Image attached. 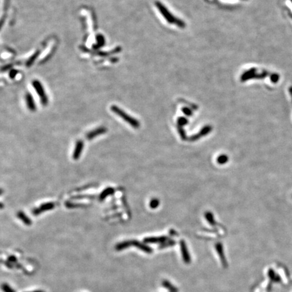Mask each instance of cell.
<instances>
[{"label": "cell", "mask_w": 292, "mask_h": 292, "mask_svg": "<svg viewBox=\"0 0 292 292\" xmlns=\"http://www.w3.org/2000/svg\"><path fill=\"white\" fill-rule=\"evenodd\" d=\"M155 5L156 6V8L158 9V10L160 11V12L161 14L163 16V17L165 18V20L167 21V22L169 24H172V25H177V27H179L180 28H185V23L183 22L181 19L178 18L177 17H175L174 15L170 12L169 10L166 8L164 6V5L162 4L160 1H156Z\"/></svg>", "instance_id": "1"}, {"label": "cell", "mask_w": 292, "mask_h": 292, "mask_svg": "<svg viewBox=\"0 0 292 292\" xmlns=\"http://www.w3.org/2000/svg\"><path fill=\"white\" fill-rule=\"evenodd\" d=\"M110 110L112 112H113L114 113H115L116 115H118V116H120L121 118H122V119L126 121L128 124H129L133 128L137 129V128H139L140 127V123L136 118L132 117L131 116L128 114L127 112H125L124 110H122V109L120 108L119 107H118L117 106L115 105L111 106Z\"/></svg>", "instance_id": "2"}, {"label": "cell", "mask_w": 292, "mask_h": 292, "mask_svg": "<svg viewBox=\"0 0 292 292\" xmlns=\"http://www.w3.org/2000/svg\"><path fill=\"white\" fill-rule=\"evenodd\" d=\"M32 85L34 88L35 91H36L37 94L40 97V100L43 106H46L48 104V97L45 91L44 87L43 86L41 83L38 80H34L32 82Z\"/></svg>", "instance_id": "3"}, {"label": "cell", "mask_w": 292, "mask_h": 292, "mask_svg": "<svg viewBox=\"0 0 292 292\" xmlns=\"http://www.w3.org/2000/svg\"><path fill=\"white\" fill-rule=\"evenodd\" d=\"M257 70L256 68H251L250 70H246L241 75V80L242 82H245L248 80L250 79H262L265 77H267L268 73L267 72H263L260 74H258Z\"/></svg>", "instance_id": "4"}, {"label": "cell", "mask_w": 292, "mask_h": 292, "mask_svg": "<svg viewBox=\"0 0 292 292\" xmlns=\"http://www.w3.org/2000/svg\"><path fill=\"white\" fill-rule=\"evenodd\" d=\"M180 246H181V251L182 254L183 260L186 264H189L191 263V256L189 254V251L187 250V247L186 246L185 242L183 240H181L180 242Z\"/></svg>", "instance_id": "5"}, {"label": "cell", "mask_w": 292, "mask_h": 292, "mask_svg": "<svg viewBox=\"0 0 292 292\" xmlns=\"http://www.w3.org/2000/svg\"><path fill=\"white\" fill-rule=\"evenodd\" d=\"M54 208H55V204L54 202H46L41 204L40 207L35 208L32 211V213L34 215H38L43 212H45V211L52 210Z\"/></svg>", "instance_id": "6"}, {"label": "cell", "mask_w": 292, "mask_h": 292, "mask_svg": "<svg viewBox=\"0 0 292 292\" xmlns=\"http://www.w3.org/2000/svg\"><path fill=\"white\" fill-rule=\"evenodd\" d=\"M84 148V143L82 140H78L75 144V147L73 151L72 158L74 160H78L80 158Z\"/></svg>", "instance_id": "7"}, {"label": "cell", "mask_w": 292, "mask_h": 292, "mask_svg": "<svg viewBox=\"0 0 292 292\" xmlns=\"http://www.w3.org/2000/svg\"><path fill=\"white\" fill-rule=\"evenodd\" d=\"M215 248L216 250L217 251V252L218 254V256H219L220 262H221L222 267L224 268H227L228 267V262L226 260V258H225L224 250H223V247L222 245L220 243H217L215 245Z\"/></svg>", "instance_id": "8"}, {"label": "cell", "mask_w": 292, "mask_h": 292, "mask_svg": "<svg viewBox=\"0 0 292 292\" xmlns=\"http://www.w3.org/2000/svg\"><path fill=\"white\" fill-rule=\"evenodd\" d=\"M132 246L136 247L137 248H138L139 250L144 251V252L148 253V254H151L152 253L153 250L152 248H150L149 246L146 245V244L141 243V242L137 241V240H132Z\"/></svg>", "instance_id": "9"}, {"label": "cell", "mask_w": 292, "mask_h": 292, "mask_svg": "<svg viewBox=\"0 0 292 292\" xmlns=\"http://www.w3.org/2000/svg\"><path fill=\"white\" fill-rule=\"evenodd\" d=\"M106 131H107V129L104 127L97 128V129H94L93 130H91V131L89 132L86 135V138L89 140L92 139L97 136H99V135H100L101 134L105 133Z\"/></svg>", "instance_id": "10"}, {"label": "cell", "mask_w": 292, "mask_h": 292, "mask_svg": "<svg viewBox=\"0 0 292 292\" xmlns=\"http://www.w3.org/2000/svg\"><path fill=\"white\" fill-rule=\"evenodd\" d=\"M25 101L28 110L32 112L36 110L37 107H36V104H35V101L34 100V98H33V96L30 93H27L26 94Z\"/></svg>", "instance_id": "11"}, {"label": "cell", "mask_w": 292, "mask_h": 292, "mask_svg": "<svg viewBox=\"0 0 292 292\" xmlns=\"http://www.w3.org/2000/svg\"><path fill=\"white\" fill-rule=\"evenodd\" d=\"M168 238L167 237H146L143 239L144 243H163L167 241Z\"/></svg>", "instance_id": "12"}, {"label": "cell", "mask_w": 292, "mask_h": 292, "mask_svg": "<svg viewBox=\"0 0 292 292\" xmlns=\"http://www.w3.org/2000/svg\"><path fill=\"white\" fill-rule=\"evenodd\" d=\"M132 246V240H125L118 243L115 246L116 251H122Z\"/></svg>", "instance_id": "13"}, {"label": "cell", "mask_w": 292, "mask_h": 292, "mask_svg": "<svg viewBox=\"0 0 292 292\" xmlns=\"http://www.w3.org/2000/svg\"><path fill=\"white\" fill-rule=\"evenodd\" d=\"M211 130H212V127H211L210 126H206V127H204L203 129L201 130V131L199 132L198 134L196 135L195 136L191 137L190 139L191 140V141H195V140L198 139L199 137H202V136H204V135H207L208 133H210Z\"/></svg>", "instance_id": "14"}, {"label": "cell", "mask_w": 292, "mask_h": 292, "mask_svg": "<svg viewBox=\"0 0 292 292\" xmlns=\"http://www.w3.org/2000/svg\"><path fill=\"white\" fill-rule=\"evenodd\" d=\"M114 193V189L112 187H107L104 190L101 192L99 196V199L100 201H103L107 197L110 196V195Z\"/></svg>", "instance_id": "15"}, {"label": "cell", "mask_w": 292, "mask_h": 292, "mask_svg": "<svg viewBox=\"0 0 292 292\" xmlns=\"http://www.w3.org/2000/svg\"><path fill=\"white\" fill-rule=\"evenodd\" d=\"M17 217L20 220H22L24 224H25L26 225H28H28H30L32 224L31 220L25 213L22 212V211H19V212H17Z\"/></svg>", "instance_id": "16"}, {"label": "cell", "mask_w": 292, "mask_h": 292, "mask_svg": "<svg viewBox=\"0 0 292 292\" xmlns=\"http://www.w3.org/2000/svg\"><path fill=\"white\" fill-rule=\"evenodd\" d=\"M162 284L166 289H168L170 292H179V290H178V289L176 287L173 285L171 283H170L167 280H164Z\"/></svg>", "instance_id": "17"}, {"label": "cell", "mask_w": 292, "mask_h": 292, "mask_svg": "<svg viewBox=\"0 0 292 292\" xmlns=\"http://www.w3.org/2000/svg\"><path fill=\"white\" fill-rule=\"evenodd\" d=\"M268 275H269V277L270 278V279L272 281L277 282V283L281 281V278H280V277L279 276V275L275 274L274 270L271 269H270L269 270V272H268Z\"/></svg>", "instance_id": "18"}, {"label": "cell", "mask_w": 292, "mask_h": 292, "mask_svg": "<svg viewBox=\"0 0 292 292\" xmlns=\"http://www.w3.org/2000/svg\"><path fill=\"white\" fill-rule=\"evenodd\" d=\"M97 44L96 46H94L95 49L99 48V47L104 46V43H105V39H104V37L103 36V35H101V34H99L98 35H97Z\"/></svg>", "instance_id": "19"}, {"label": "cell", "mask_w": 292, "mask_h": 292, "mask_svg": "<svg viewBox=\"0 0 292 292\" xmlns=\"http://www.w3.org/2000/svg\"><path fill=\"white\" fill-rule=\"evenodd\" d=\"M39 54H40V51H37V52H35V53L33 54L29 59H28V60L27 62V64H26V66H27V67H29V66H31L34 63V62L35 61V60H36L37 57L39 56Z\"/></svg>", "instance_id": "20"}, {"label": "cell", "mask_w": 292, "mask_h": 292, "mask_svg": "<svg viewBox=\"0 0 292 292\" xmlns=\"http://www.w3.org/2000/svg\"><path fill=\"white\" fill-rule=\"evenodd\" d=\"M159 204H160V201L158 199H152L149 202V206H150L151 208H156L159 206Z\"/></svg>", "instance_id": "21"}, {"label": "cell", "mask_w": 292, "mask_h": 292, "mask_svg": "<svg viewBox=\"0 0 292 292\" xmlns=\"http://www.w3.org/2000/svg\"><path fill=\"white\" fill-rule=\"evenodd\" d=\"M218 163L220 164H225L228 161V156L226 155H221L217 159Z\"/></svg>", "instance_id": "22"}, {"label": "cell", "mask_w": 292, "mask_h": 292, "mask_svg": "<svg viewBox=\"0 0 292 292\" xmlns=\"http://www.w3.org/2000/svg\"><path fill=\"white\" fill-rule=\"evenodd\" d=\"M1 287H2V289H3L4 292H16L14 289L12 288L7 283H4L3 285H2Z\"/></svg>", "instance_id": "23"}, {"label": "cell", "mask_w": 292, "mask_h": 292, "mask_svg": "<svg viewBox=\"0 0 292 292\" xmlns=\"http://www.w3.org/2000/svg\"><path fill=\"white\" fill-rule=\"evenodd\" d=\"M206 218H207L208 221L209 222H210L211 225H215V222H214V218H213L212 214H211L210 212L206 213Z\"/></svg>", "instance_id": "24"}, {"label": "cell", "mask_w": 292, "mask_h": 292, "mask_svg": "<svg viewBox=\"0 0 292 292\" xmlns=\"http://www.w3.org/2000/svg\"><path fill=\"white\" fill-rule=\"evenodd\" d=\"M175 245V241H168L167 242V243H162L160 245V246L159 247L160 249L161 248H167V247L168 246H174Z\"/></svg>", "instance_id": "25"}, {"label": "cell", "mask_w": 292, "mask_h": 292, "mask_svg": "<svg viewBox=\"0 0 292 292\" xmlns=\"http://www.w3.org/2000/svg\"><path fill=\"white\" fill-rule=\"evenodd\" d=\"M187 122H188V120H187L185 118L183 117L179 118V120H178V125H181V126L185 125H186Z\"/></svg>", "instance_id": "26"}, {"label": "cell", "mask_w": 292, "mask_h": 292, "mask_svg": "<svg viewBox=\"0 0 292 292\" xmlns=\"http://www.w3.org/2000/svg\"><path fill=\"white\" fill-rule=\"evenodd\" d=\"M18 71L17 70H10V72H9V78H10V79H14V78H15V77L16 76V75L18 74Z\"/></svg>", "instance_id": "27"}, {"label": "cell", "mask_w": 292, "mask_h": 292, "mask_svg": "<svg viewBox=\"0 0 292 292\" xmlns=\"http://www.w3.org/2000/svg\"><path fill=\"white\" fill-rule=\"evenodd\" d=\"M182 111L187 116H191L192 115V111L188 108H183Z\"/></svg>", "instance_id": "28"}, {"label": "cell", "mask_w": 292, "mask_h": 292, "mask_svg": "<svg viewBox=\"0 0 292 292\" xmlns=\"http://www.w3.org/2000/svg\"><path fill=\"white\" fill-rule=\"evenodd\" d=\"M8 260L9 261V262H16V258L14 257V256H9V257L8 258Z\"/></svg>", "instance_id": "29"}, {"label": "cell", "mask_w": 292, "mask_h": 292, "mask_svg": "<svg viewBox=\"0 0 292 292\" xmlns=\"http://www.w3.org/2000/svg\"><path fill=\"white\" fill-rule=\"evenodd\" d=\"M28 292H45V291H42V290H35V291H28Z\"/></svg>", "instance_id": "30"}]
</instances>
